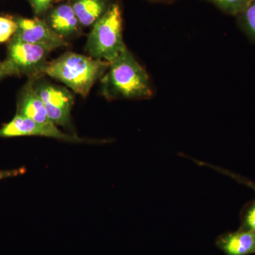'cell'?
I'll list each match as a JSON object with an SVG mask.
<instances>
[{"label":"cell","instance_id":"cell-1","mask_svg":"<svg viewBox=\"0 0 255 255\" xmlns=\"http://www.w3.org/2000/svg\"><path fill=\"white\" fill-rule=\"evenodd\" d=\"M100 80L108 100H147L153 95L148 74L128 48L111 62Z\"/></svg>","mask_w":255,"mask_h":255},{"label":"cell","instance_id":"cell-2","mask_svg":"<svg viewBox=\"0 0 255 255\" xmlns=\"http://www.w3.org/2000/svg\"><path fill=\"white\" fill-rule=\"evenodd\" d=\"M110 64L90 56L68 52L48 62L44 75L62 82L82 97H87Z\"/></svg>","mask_w":255,"mask_h":255},{"label":"cell","instance_id":"cell-3","mask_svg":"<svg viewBox=\"0 0 255 255\" xmlns=\"http://www.w3.org/2000/svg\"><path fill=\"white\" fill-rule=\"evenodd\" d=\"M127 48L122 8L119 3L112 1L105 14L92 26L85 50L89 56L111 63Z\"/></svg>","mask_w":255,"mask_h":255},{"label":"cell","instance_id":"cell-4","mask_svg":"<svg viewBox=\"0 0 255 255\" xmlns=\"http://www.w3.org/2000/svg\"><path fill=\"white\" fill-rule=\"evenodd\" d=\"M50 52L44 47L13 37L8 45L7 58L4 63L10 75L22 74L31 79H36L44 75Z\"/></svg>","mask_w":255,"mask_h":255},{"label":"cell","instance_id":"cell-5","mask_svg":"<svg viewBox=\"0 0 255 255\" xmlns=\"http://www.w3.org/2000/svg\"><path fill=\"white\" fill-rule=\"evenodd\" d=\"M34 88L46 108L47 115L55 125L68 127L71 122L74 96L65 87L48 82L35 84Z\"/></svg>","mask_w":255,"mask_h":255},{"label":"cell","instance_id":"cell-6","mask_svg":"<svg viewBox=\"0 0 255 255\" xmlns=\"http://www.w3.org/2000/svg\"><path fill=\"white\" fill-rule=\"evenodd\" d=\"M42 136L70 142H84L78 135L60 131L53 124H41L16 114L9 123L0 128V137Z\"/></svg>","mask_w":255,"mask_h":255},{"label":"cell","instance_id":"cell-7","mask_svg":"<svg viewBox=\"0 0 255 255\" xmlns=\"http://www.w3.org/2000/svg\"><path fill=\"white\" fill-rule=\"evenodd\" d=\"M15 19L18 27L14 37L20 41L44 47L50 51L68 46V41L58 36L44 19L38 17Z\"/></svg>","mask_w":255,"mask_h":255},{"label":"cell","instance_id":"cell-8","mask_svg":"<svg viewBox=\"0 0 255 255\" xmlns=\"http://www.w3.org/2000/svg\"><path fill=\"white\" fill-rule=\"evenodd\" d=\"M44 21L58 36L66 41L81 33L82 26L70 1L52 6L45 15Z\"/></svg>","mask_w":255,"mask_h":255},{"label":"cell","instance_id":"cell-9","mask_svg":"<svg viewBox=\"0 0 255 255\" xmlns=\"http://www.w3.org/2000/svg\"><path fill=\"white\" fill-rule=\"evenodd\" d=\"M216 246L225 255L255 254V232L241 226L238 231L219 236Z\"/></svg>","mask_w":255,"mask_h":255},{"label":"cell","instance_id":"cell-10","mask_svg":"<svg viewBox=\"0 0 255 255\" xmlns=\"http://www.w3.org/2000/svg\"><path fill=\"white\" fill-rule=\"evenodd\" d=\"M23 87L18 101L17 114L41 124H51L43 102L34 88V80ZM53 124V123H52Z\"/></svg>","mask_w":255,"mask_h":255},{"label":"cell","instance_id":"cell-11","mask_svg":"<svg viewBox=\"0 0 255 255\" xmlns=\"http://www.w3.org/2000/svg\"><path fill=\"white\" fill-rule=\"evenodd\" d=\"M75 14L82 27H92L104 14L111 3L110 0H70Z\"/></svg>","mask_w":255,"mask_h":255},{"label":"cell","instance_id":"cell-12","mask_svg":"<svg viewBox=\"0 0 255 255\" xmlns=\"http://www.w3.org/2000/svg\"><path fill=\"white\" fill-rule=\"evenodd\" d=\"M236 17L240 27L255 43V0Z\"/></svg>","mask_w":255,"mask_h":255},{"label":"cell","instance_id":"cell-13","mask_svg":"<svg viewBox=\"0 0 255 255\" xmlns=\"http://www.w3.org/2000/svg\"><path fill=\"white\" fill-rule=\"evenodd\" d=\"M215 5L225 14L237 16L251 4L253 0H204Z\"/></svg>","mask_w":255,"mask_h":255},{"label":"cell","instance_id":"cell-14","mask_svg":"<svg viewBox=\"0 0 255 255\" xmlns=\"http://www.w3.org/2000/svg\"><path fill=\"white\" fill-rule=\"evenodd\" d=\"M15 18L0 16V43L10 41L17 30Z\"/></svg>","mask_w":255,"mask_h":255},{"label":"cell","instance_id":"cell-15","mask_svg":"<svg viewBox=\"0 0 255 255\" xmlns=\"http://www.w3.org/2000/svg\"><path fill=\"white\" fill-rule=\"evenodd\" d=\"M189 159L194 161V162H196V164H199V165L206 166V167H209L210 168L214 169L216 172H219L220 173L225 174V175H227L228 177L233 178V179L237 181V182L240 183V184H243V185H246L247 187L251 188L252 189H253V190L255 191V183L253 182V181L250 180V179H247L246 177H242L240 174L231 172V171L228 170V169L223 168V167H217V166H214L213 165V164L207 163V162H201V161L196 160L195 159L193 158Z\"/></svg>","mask_w":255,"mask_h":255},{"label":"cell","instance_id":"cell-16","mask_svg":"<svg viewBox=\"0 0 255 255\" xmlns=\"http://www.w3.org/2000/svg\"><path fill=\"white\" fill-rule=\"evenodd\" d=\"M242 227L255 232V201L245 206L241 214Z\"/></svg>","mask_w":255,"mask_h":255},{"label":"cell","instance_id":"cell-17","mask_svg":"<svg viewBox=\"0 0 255 255\" xmlns=\"http://www.w3.org/2000/svg\"><path fill=\"white\" fill-rule=\"evenodd\" d=\"M37 17L45 16L51 9L55 0H27Z\"/></svg>","mask_w":255,"mask_h":255},{"label":"cell","instance_id":"cell-18","mask_svg":"<svg viewBox=\"0 0 255 255\" xmlns=\"http://www.w3.org/2000/svg\"><path fill=\"white\" fill-rule=\"evenodd\" d=\"M24 172V169H18L13 170L0 171V181L6 178L16 177Z\"/></svg>","mask_w":255,"mask_h":255},{"label":"cell","instance_id":"cell-19","mask_svg":"<svg viewBox=\"0 0 255 255\" xmlns=\"http://www.w3.org/2000/svg\"><path fill=\"white\" fill-rule=\"evenodd\" d=\"M8 75H10V73L4 62L0 61V80Z\"/></svg>","mask_w":255,"mask_h":255},{"label":"cell","instance_id":"cell-20","mask_svg":"<svg viewBox=\"0 0 255 255\" xmlns=\"http://www.w3.org/2000/svg\"><path fill=\"white\" fill-rule=\"evenodd\" d=\"M147 1H152V2L163 3V4H170L177 0H147Z\"/></svg>","mask_w":255,"mask_h":255}]
</instances>
